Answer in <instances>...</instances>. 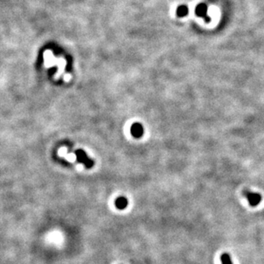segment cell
<instances>
[{
    "label": "cell",
    "instance_id": "obj_5",
    "mask_svg": "<svg viewBox=\"0 0 264 264\" xmlns=\"http://www.w3.org/2000/svg\"><path fill=\"white\" fill-rule=\"evenodd\" d=\"M115 207L117 208L118 209H124L127 208L128 202H127V199L125 197H119V198L115 199Z\"/></svg>",
    "mask_w": 264,
    "mask_h": 264
},
{
    "label": "cell",
    "instance_id": "obj_7",
    "mask_svg": "<svg viewBox=\"0 0 264 264\" xmlns=\"http://www.w3.org/2000/svg\"><path fill=\"white\" fill-rule=\"evenodd\" d=\"M221 260H222V264H233L232 262L231 257L228 254H222V256H221Z\"/></svg>",
    "mask_w": 264,
    "mask_h": 264
},
{
    "label": "cell",
    "instance_id": "obj_3",
    "mask_svg": "<svg viewBox=\"0 0 264 264\" xmlns=\"http://www.w3.org/2000/svg\"><path fill=\"white\" fill-rule=\"evenodd\" d=\"M195 13L198 16L203 18V20L206 21L207 22H209L210 18L208 15V7L205 4H199V5H197L196 10H195Z\"/></svg>",
    "mask_w": 264,
    "mask_h": 264
},
{
    "label": "cell",
    "instance_id": "obj_6",
    "mask_svg": "<svg viewBox=\"0 0 264 264\" xmlns=\"http://www.w3.org/2000/svg\"><path fill=\"white\" fill-rule=\"evenodd\" d=\"M176 14L179 17H183L188 14V8L186 5H180L176 10Z\"/></svg>",
    "mask_w": 264,
    "mask_h": 264
},
{
    "label": "cell",
    "instance_id": "obj_1",
    "mask_svg": "<svg viewBox=\"0 0 264 264\" xmlns=\"http://www.w3.org/2000/svg\"><path fill=\"white\" fill-rule=\"evenodd\" d=\"M75 153L76 156H77V160L79 161L80 162H81V163H83L85 166V168L91 169V168L93 167L94 162L92 160V159L88 158L87 155L85 154V152L83 150L79 149V150L75 151Z\"/></svg>",
    "mask_w": 264,
    "mask_h": 264
},
{
    "label": "cell",
    "instance_id": "obj_4",
    "mask_svg": "<svg viewBox=\"0 0 264 264\" xmlns=\"http://www.w3.org/2000/svg\"><path fill=\"white\" fill-rule=\"evenodd\" d=\"M131 132L133 137L140 138L144 132V129L139 123H134L131 127Z\"/></svg>",
    "mask_w": 264,
    "mask_h": 264
},
{
    "label": "cell",
    "instance_id": "obj_2",
    "mask_svg": "<svg viewBox=\"0 0 264 264\" xmlns=\"http://www.w3.org/2000/svg\"><path fill=\"white\" fill-rule=\"evenodd\" d=\"M245 195L246 198L248 199L250 206H256L262 200V196L256 192H251L249 191H245Z\"/></svg>",
    "mask_w": 264,
    "mask_h": 264
}]
</instances>
